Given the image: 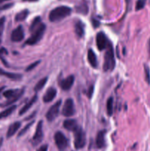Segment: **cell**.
<instances>
[{
	"mask_svg": "<svg viewBox=\"0 0 150 151\" xmlns=\"http://www.w3.org/2000/svg\"><path fill=\"white\" fill-rule=\"evenodd\" d=\"M92 24L94 25V27H97L99 25V22L97 20H96V19H93L92 20Z\"/></svg>",
	"mask_w": 150,
	"mask_h": 151,
	"instance_id": "obj_35",
	"label": "cell"
},
{
	"mask_svg": "<svg viewBox=\"0 0 150 151\" xmlns=\"http://www.w3.org/2000/svg\"><path fill=\"white\" fill-rule=\"evenodd\" d=\"M37 151H48V145H44L41 146Z\"/></svg>",
	"mask_w": 150,
	"mask_h": 151,
	"instance_id": "obj_34",
	"label": "cell"
},
{
	"mask_svg": "<svg viewBox=\"0 0 150 151\" xmlns=\"http://www.w3.org/2000/svg\"><path fill=\"white\" fill-rule=\"evenodd\" d=\"M4 86L1 87V88H0V94H1V93L2 92V91H3V90H4Z\"/></svg>",
	"mask_w": 150,
	"mask_h": 151,
	"instance_id": "obj_38",
	"label": "cell"
},
{
	"mask_svg": "<svg viewBox=\"0 0 150 151\" xmlns=\"http://www.w3.org/2000/svg\"><path fill=\"white\" fill-rule=\"evenodd\" d=\"M44 138V133H43V121L41 120L38 122L36 126L35 134L32 137V142L33 146H37L42 142Z\"/></svg>",
	"mask_w": 150,
	"mask_h": 151,
	"instance_id": "obj_8",
	"label": "cell"
},
{
	"mask_svg": "<svg viewBox=\"0 0 150 151\" xmlns=\"http://www.w3.org/2000/svg\"><path fill=\"white\" fill-rule=\"evenodd\" d=\"M33 123H34V121H32V122H29V123H28L27 125H26V126L24 127V128H22L21 131L20 132H19V135H18V137H21V136L24 135V134H26V131H27L29 129V128H30V127L32 126V125H33Z\"/></svg>",
	"mask_w": 150,
	"mask_h": 151,
	"instance_id": "obj_29",
	"label": "cell"
},
{
	"mask_svg": "<svg viewBox=\"0 0 150 151\" xmlns=\"http://www.w3.org/2000/svg\"><path fill=\"white\" fill-rule=\"evenodd\" d=\"M54 142L57 149L60 151H65L67 149L69 145V142L66 136L61 132V131H57L54 134Z\"/></svg>",
	"mask_w": 150,
	"mask_h": 151,
	"instance_id": "obj_5",
	"label": "cell"
},
{
	"mask_svg": "<svg viewBox=\"0 0 150 151\" xmlns=\"http://www.w3.org/2000/svg\"><path fill=\"white\" fill-rule=\"evenodd\" d=\"M96 42L98 50H100V51H102V50H105L106 47H107L108 40H107V37H106L105 34L104 32H99L97 33L96 37Z\"/></svg>",
	"mask_w": 150,
	"mask_h": 151,
	"instance_id": "obj_10",
	"label": "cell"
},
{
	"mask_svg": "<svg viewBox=\"0 0 150 151\" xmlns=\"http://www.w3.org/2000/svg\"><path fill=\"white\" fill-rule=\"evenodd\" d=\"M76 12L82 14H87L88 13V7L86 4H80L76 7Z\"/></svg>",
	"mask_w": 150,
	"mask_h": 151,
	"instance_id": "obj_27",
	"label": "cell"
},
{
	"mask_svg": "<svg viewBox=\"0 0 150 151\" xmlns=\"http://www.w3.org/2000/svg\"><path fill=\"white\" fill-rule=\"evenodd\" d=\"M94 86L93 85L91 86L88 88V91H87V96H88V97L89 99H91V97H92L93 94H94Z\"/></svg>",
	"mask_w": 150,
	"mask_h": 151,
	"instance_id": "obj_33",
	"label": "cell"
},
{
	"mask_svg": "<svg viewBox=\"0 0 150 151\" xmlns=\"http://www.w3.org/2000/svg\"><path fill=\"white\" fill-rule=\"evenodd\" d=\"M62 104V100H58L52 106L50 107L49 111H47L46 114V117L47 120L49 122H52L54 121L56 118L58 116L59 113H60V109Z\"/></svg>",
	"mask_w": 150,
	"mask_h": 151,
	"instance_id": "obj_7",
	"label": "cell"
},
{
	"mask_svg": "<svg viewBox=\"0 0 150 151\" xmlns=\"http://www.w3.org/2000/svg\"><path fill=\"white\" fill-rule=\"evenodd\" d=\"M75 113H76V110H75L74 100L71 98H68L63 104L62 114L66 117H70V116H73Z\"/></svg>",
	"mask_w": 150,
	"mask_h": 151,
	"instance_id": "obj_6",
	"label": "cell"
},
{
	"mask_svg": "<svg viewBox=\"0 0 150 151\" xmlns=\"http://www.w3.org/2000/svg\"><path fill=\"white\" fill-rule=\"evenodd\" d=\"M11 41L13 42H20L24 38V30L22 25H19L13 29L10 35Z\"/></svg>",
	"mask_w": 150,
	"mask_h": 151,
	"instance_id": "obj_9",
	"label": "cell"
},
{
	"mask_svg": "<svg viewBox=\"0 0 150 151\" xmlns=\"http://www.w3.org/2000/svg\"><path fill=\"white\" fill-rule=\"evenodd\" d=\"M71 13V8L68 6H59L50 11L49 19L51 22H58Z\"/></svg>",
	"mask_w": 150,
	"mask_h": 151,
	"instance_id": "obj_1",
	"label": "cell"
},
{
	"mask_svg": "<svg viewBox=\"0 0 150 151\" xmlns=\"http://www.w3.org/2000/svg\"><path fill=\"white\" fill-rule=\"evenodd\" d=\"M148 51H149V55L150 57V38L149 40V43H148Z\"/></svg>",
	"mask_w": 150,
	"mask_h": 151,
	"instance_id": "obj_36",
	"label": "cell"
},
{
	"mask_svg": "<svg viewBox=\"0 0 150 151\" xmlns=\"http://www.w3.org/2000/svg\"><path fill=\"white\" fill-rule=\"evenodd\" d=\"M41 63V60H37V61L34 62L32 64H30L29 66H28L26 69V72H29V71H32V69H35L37 66H38L39 63Z\"/></svg>",
	"mask_w": 150,
	"mask_h": 151,
	"instance_id": "obj_32",
	"label": "cell"
},
{
	"mask_svg": "<svg viewBox=\"0 0 150 151\" xmlns=\"http://www.w3.org/2000/svg\"><path fill=\"white\" fill-rule=\"evenodd\" d=\"M88 60L93 68L97 67L98 63H97L96 55L95 52L91 49H89L88 51Z\"/></svg>",
	"mask_w": 150,
	"mask_h": 151,
	"instance_id": "obj_18",
	"label": "cell"
},
{
	"mask_svg": "<svg viewBox=\"0 0 150 151\" xmlns=\"http://www.w3.org/2000/svg\"><path fill=\"white\" fill-rule=\"evenodd\" d=\"M21 122H13L12 125H10L8 130H7V138L9 139L10 137H12L13 136H14L16 134V133L19 131V129L21 127Z\"/></svg>",
	"mask_w": 150,
	"mask_h": 151,
	"instance_id": "obj_16",
	"label": "cell"
},
{
	"mask_svg": "<svg viewBox=\"0 0 150 151\" xmlns=\"http://www.w3.org/2000/svg\"><path fill=\"white\" fill-rule=\"evenodd\" d=\"M105 133L104 130L99 131L96 138V145L98 148H103L105 145Z\"/></svg>",
	"mask_w": 150,
	"mask_h": 151,
	"instance_id": "obj_13",
	"label": "cell"
},
{
	"mask_svg": "<svg viewBox=\"0 0 150 151\" xmlns=\"http://www.w3.org/2000/svg\"><path fill=\"white\" fill-rule=\"evenodd\" d=\"M42 23L41 22V18L40 16H37L34 19L33 22L31 24L30 27H29V31L30 32H33L36 28H38L39 27V25Z\"/></svg>",
	"mask_w": 150,
	"mask_h": 151,
	"instance_id": "obj_24",
	"label": "cell"
},
{
	"mask_svg": "<svg viewBox=\"0 0 150 151\" xmlns=\"http://www.w3.org/2000/svg\"><path fill=\"white\" fill-rule=\"evenodd\" d=\"M144 74H145V80L146 82L150 85V70L149 66L146 64H144Z\"/></svg>",
	"mask_w": 150,
	"mask_h": 151,
	"instance_id": "obj_28",
	"label": "cell"
},
{
	"mask_svg": "<svg viewBox=\"0 0 150 151\" xmlns=\"http://www.w3.org/2000/svg\"><path fill=\"white\" fill-rule=\"evenodd\" d=\"M24 1H31V2H33V1H37L38 0H22Z\"/></svg>",
	"mask_w": 150,
	"mask_h": 151,
	"instance_id": "obj_37",
	"label": "cell"
},
{
	"mask_svg": "<svg viewBox=\"0 0 150 151\" xmlns=\"http://www.w3.org/2000/svg\"><path fill=\"white\" fill-rule=\"evenodd\" d=\"M9 1V0H0V4L2 2H4V1Z\"/></svg>",
	"mask_w": 150,
	"mask_h": 151,
	"instance_id": "obj_39",
	"label": "cell"
},
{
	"mask_svg": "<svg viewBox=\"0 0 150 151\" xmlns=\"http://www.w3.org/2000/svg\"><path fill=\"white\" fill-rule=\"evenodd\" d=\"M4 24H5V17L0 18V44L1 42V36H2L3 31H4Z\"/></svg>",
	"mask_w": 150,
	"mask_h": 151,
	"instance_id": "obj_30",
	"label": "cell"
},
{
	"mask_svg": "<svg viewBox=\"0 0 150 151\" xmlns=\"http://www.w3.org/2000/svg\"><path fill=\"white\" fill-rule=\"evenodd\" d=\"M45 30L46 25L44 23H41L38 28H36L33 32H32V35L26 40L25 44H28V45H34V44H36L43 38L44 32H45Z\"/></svg>",
	"mask_w": 150,
	"mask_h": 151,
	"instance_id": "obj_3",
	"label": "cell"
},
{
	"mask_svg": "<svg viewBox=\"0 0 150 151\" xmlns=\"http://www.w3.org/2000/svg\"><path fill=\"white\" fill-rule=\"evenodd\" d=\"M24 88H23V89H21V91H19V94H18L16 96V97H13V98L10 99V100H9V101H7V103H5L4 106H10V105H12L13 103H14L15 102H16L17 100H19V99L21 98V96L24 94Z\"/></svg>",
	"mask_w": 150,
	"mask_h": 151,
	"instance_id": "obj_26",
	"label": "cell"
},
{
	"mask_svg": "<svg viewBox=\"0 0 150 151\" xmlns=\"http://www.w3.org/2000/svg\"><path fill=\"white\" fill-rule=\"evenodd\" d=\"M37 100H38V96L34 95L33 97L28 101V103H26V104L21 108V109L19 111V115H23L25 113H26V112L28 111V110L33 106L34 103H35Z\"/></svg>",
	"mask_w": 150,
	"mask_h": 151,
	"instance_id": "obj_15",
	"label": "cell"
},
{
	"mask_svg": "<svg viewBox=\"0 0 150 151\" xmlns=\"http://www.w3.org/2000/svg\"><path fill=\"white\" fill-rule=\"evenodd\" d=\"M57 95V90L53 87H50L46 91L45 94L43 97V101L45 103H49L52 101Z\"/></svg>",
	"mask_w": 150,
	"mask_h": 151,
	"instance_id": "obj_12",
	"label": "cell"
},
{
	"mask_svg": "<svg viewBox=\"0 0 150 151\" xmlns=\"http://www.w3.org/2000/svg\"><path fill=\"white\" fill-rule=\"evenodd\" d=\"M145 6V1L144 0H138L136 2V4H135V10L137 11L143 9Z\"/></svg>",
	"mask_w": 150,
	"mask_h": 151,
	"instance_id": "obj_31",
	"label": "cell"
},
{
	"mask_svg": "<svg viewBox=\"0 0 150 151\" xmlns=\"http://www.w3.org/2000/svg\"><path fill=\"white\" fill-rule=\"evenodd\" d=\"M1 144H2V139H0V147H1Z\"/></svg>",
	"mask_w": 150,
	"mask_h": 151,
	"instance_id": "obj_40",
	"label": "cell"
},
{
	"mask_svg": "<svg viewBox=\"0 0 150 151\" xmlns=\"http://www.w3.org/2000/svg\"><path fill=\"white\" fill-rule=\"evenodd\" d=\"M47 81H48V78H47V77H45V78L40 80V81L35 84V87H34V91H35V92H38V91H41V90L44 88V86L46 84Z\"/></svg>",
	"mask_w": 150,
	"mask_h": 151,
	"instance_id": "obj_22",
	"label": "cell"
},
{
	"mask_svg": "<svg viewBox=\"0 0 150 151\" xmlns=\"http://www.w3.org/2000/svg\"><path fill=\"white\" fill-rule=\"evenodd\" d=\"M84 28H85L84 24L80 21H78L76 24H75V32H76V35L79 38H82L84 35V33H85V29Z\"/></svg>",
	"mask_w": 150,
	"mask_h": 151,
	"instance_id": "obj_19",
	"label": "cell"
},
{
	"mask_svg": "<svg viewBox=\"0 0 150 151\" xmlns=\"http://www.w3.org/2000/svg\"><path fill=\"white\" fill-rule=\"evenodd\" d=\"M16 108H17V106H15V105H13V106H10V107L7 108L4 111H3L2 112H1L0 113V120L2 119H4V118H7V116L12 114L14 112V111L16 109Z\"/></svg>",
	"mask_w": 150,
	"mask_h": 151,
	"instance_id": "obj_20",
	"label": "cell"
},
{
	"mask_svg": "<svg viewBox=\"0 0 150 151\" xmlns=\"http://www.w3.org/2000/svg\"><path fill=\"white\" fill-rule=\"evenodd\" d=\"M105 50L106 52L105 55H104L103 69H104V72H107V71L113 70L115 67V65H116L113 45H112V43L110 41H108V42H107V45Z\"/></svg>",
	"mask_w": 150,
	"mask_h": 151,
	"instance_id": "obj_2",
	"label": "cell"
},
{
	"mask_svg": "<svg viewBox=\"0 0 150 151\" xmlns=\"http://www.w3.org/2000/svg\"><path fill=\"white\" fill-rule=\"evenodd\" d=\"M21 90H19V89H9V90H7V91H4L3 92V96H4V97H6V98H7L8 100H10V99L13 98V97H16V95H17L19 93V91H20Z\"/></svg>",
	"mask_w": 150,
	"mask_h": 151,
	"instance_id": "obj_23",
	"label": "cell"
},
{
	"mask_svg": "<svg viewBox=\"0 0 150 151\" xmlns=\"http://www.w3.org/2000/svg\"><path fill=\"white\" fill-rule=\"evenodd\" d=\"M75 78L74 75H69V77H67L65 79L62 80L60 83V86L64 91H68V90L71 89V88L72 87V86L74 85V83Z\"/></svg>",
	"mask_w": 150,
	"mask_h": 151,
	"instance_id": "obj_11",
	"label": "cell"
},
{
	"mask_svg": "<svg viewBox=\"0 0 150 151\" xmlns=\"http://www.w3.org/2000/svg\"><path fill=\"white\" fill-rule=\"evenodd\" d=\"M29 13V10H27V9H24V10H21V11H20L19 13H18L16 15L15 20L18 22H23V21H24L25 19L27 18Z\"/></svg>",
	"mask_w": 150,
	"mask_h": 151,
	"instance_id": "obj_21",
	"label": "cell"
},
{
	"mask_svg": "<svg viewBox=\"0 0 150 151\" xmlns=\"http://www.w3.org/2000/svg\"><path fill=\"white\" fill-rule=\"evenodd\" d=\"M63 127L64 128H66L67 131H74L76 128H78L77 122L75 119H68L63 122Z\"/></svg>",
	"mask_w": 150,
	"mask_h": 151,
	"instance_id": "obj_14",
	"label": "cell"
},
{
	"mask_svg": "<svg viewBox=\"0 0 150 151\" xmlns=\"http://www.w3.org/2000/svg\"><path fill=\"white\" fill-rule=\"evenodd\" d=\"M74 132V147L76 150L83 148L86 145V136L85 131L82 130V128L78 127Z\"/></svg>",
	"mask_w": 150,
	"mask_h": 151,
	"instance_id": "obj_4",
	"label": "cell"
},
{
	"mask_svg": "<svg viewBox=\"0 0 150 151\" xmlns=\"http://www.w3.org/2000/svg\"><path fill=\"white\" fill-rule=\"evenodd\" d=\"M113 113V98L109 97L107 101V114L108 116H111Z\"/></svg>",
	"mask_w": 150,
	"mask_h": 151,
	"instance_id": "obj_25",
	"label": "cell"
},
{
	"mask_svg": "<svg viewBox=\"0 0 150 151\" xmlns=\"http://www.w3.org/2000/svg\"><path fill=\"white\" fill-rule=\"evenodd\" d=\"M0 75L1 76H4L6 78H9V79L14 80V81H17V80L21 79L22 75L20 74H16V73H12V72H6V71L3 70L2 69L0 68Z\"/></svg>",
	"mask_w": 150,
	"mask_h": 151,
	"instance_id": "obj_17",
	"label": "cell"
}]
</instances>
